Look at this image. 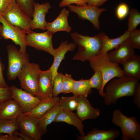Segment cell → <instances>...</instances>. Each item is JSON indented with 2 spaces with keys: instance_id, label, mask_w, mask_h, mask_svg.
I'll return each instance as SVG.
<instances>
[{
  "instance_id": "obj_1",
  "label": "cell",
  "mask_w": 140,
  "mask_h": 140,
  "mask_svg": "<svg viewBox=\"0 0 140 140\" xmlns=\"http://www.w3.org/2000/svg\"><path fill=\"white\" fill-rule=\"evenodd\" d=\"M105 33L102 32L93 37L82 35L75 32L71 37L74 43L78 47V50L73 58V60L84 62L89 61L100 53Z\"/></svg>"
},
{
  "instance_id": "obj_2",
  "label": "cell",
  "mask_w": 140,
  "mask_h": 140,
  "mask_svg": "<svg viewBox=\"0 0 140 140\" xmlns=\"http://www.w3.org/2000/svg\"><path fill=\"white\" fill-rule=\"evenodd\" d=\"M112 79L106 87L103 97L107 106L115 104L117 100L122 97L133 96L140 84L138 80L125 76Z\"/></svg>"
},
{
  "instance_id": "obj_3",
  "label": "cell",
  "mask_w": 140,
  "mask_h": 140,
  "mask_svg": "<svg viewBox=\"0 0 140 140\" xmlns=\"http://www.w3.org/2000/svg\"><path fill=\"white\" fill-rule=\"evenodd\" d=\"M89 62L94 71H99L102 74L103 84L101 89L99 91V93L103 97L104 89L107 83L115 77L124 76L123 70L118 64L112 62L110 60L107 53L100 54L89 61Z\"/></svg>"
},
{
  "instance_id": "obj_4",
  "label": "cell",
  "mask_w": 140,
  "mask_h": 140,
  "mask_svg": "<svg viewBox=\"0 0 140 140\" xmlns=\"http://www.w3.org/2000/svg\"><path fill=\"white\" fill-rule=\"evenodd\" d=\"M111 120L120 128L122 140H140V125L135 116L127 117L118 109L113 112Z\"/></svg>"
},
{
  "instance_id": "obj_5",
  "label": "cell",
  "mask_w": 140,
  "mask_h": 140,
  "mask_svg": "<svg viewBox=\"0 0 140 140\" xmlns=\"http://www.w3.org/2000/svg\"><path fill=\"white\" fill-rule=\"evenodd\" d=\"M41 71L39 64L27 62L24 64L17 76L22 89L35 96L38 93V78Z\"/></svg>"
},
{
  "instance_id": "obj_6",
  "label": "cell",
  "mask_w": 140,
  "mask_h": 140,
  "mask_svg": "<svg viewBox=\"0 0 140 140\" xmlns=\"http://www.w3.org/2000/svg\"><path fill=\"white\" fill-rule=\"evenodd\" d=\"M8 66L7 75L9 81L15 80L24 64L29 61V54L27 52H20L17 47L12 45L6 47Z\"/></svg>"
},
{
  "instance_id": "obj_7",
  "label": "cell",
  "mask_w": 140,
  "mask_h": 140,
  "mask_svg": "<svg viewBox=\"0 0 140 140\" xmlns=\"http://www.w3.org/2000/svg\"><path fill=\"white\" fill-rule=\"evenodd\" d=\"M0 22L2 24L0 25V37L5 40H11L16 45L19 46L20 52L26 53V32L9 24L2 16L0 18Z\"/></svg>"
},
{
  "instance_id": "obj_8",
  "label": "cell",
  "mask_w": 140,
  "mask_h": 140,
  "mask_svg": "<svg viewBox=\"0 0 140 140\" xmlns=\"http://www.w3.org/2000/svg\"><path fill=\"white\" fill-rule=\"evenodd\" d=\"M53 34L48 30L43 32L39 33L31 30L27 33V45L37 50L47 52L53 56L55 51L52 41Z\"/></svg>"
},
{
  "instance_id": "obj_9",
  "label": "cell",
  "mask_w": 140,
  "mask_h": 140,
  "mask_svg": "<svg viewBox=\"0 0 140 140\" xmlns=\"http://www.w3.org/2000/svg\"><path fill=\"white\" fill-rule=\"evenodd\" d=\"M9 24L25 31L26 33L31 30V18L27 15L16 3L3 15Z\"/></svg>"
},
{
  "instance_id": "obj_10",
  "label": "cell",
  "mask_w": 140,
  "mask_h": 140,
  "mask_svg": "<svg viewBox=\"0 0 140 140\" xmlns=\"http://www.w3.org/2000/svg\"><path fill=\"white\" fill-rule=\"evenodd\" d=\"M67 6L70 11L77 15L79 18L90 21L95 28L100 30L99 18L102 12L106 10V8L90 4L83 6L70 5Z\"/></svg>"
},
{
  "instance_id": "obj_11",
  "label": "cell",
  "mask_w": 140,
  "mask_h": 140,
  "mask_svg": "<svg viewBox=\"0 0 140 140\" xmlns=\"http://www.w3.org/2000/svg\"><path fill=\"white\" fill-rule=\"evenodd\" d=\"M20 132L29 136L32 140H40L42 136L39 129L38 118L22 114L17 119Z\"/></svg>"
},
{
  "instance_id": "obj_12",
  "label": "cell",
  "mask_w": 140,
  "mask_h": 140,
  "mask_svg": "<svg viewBox=\"0 0 140 140\" xmlns=\"http://www.w3.org/2000/svg\"><path fill=\"white\" fill-rule=\"evenodd\" d=\"M12 99L20 106L23 113L32 110L41 101L36 96L13 85L10 87Z\"/></svg>"
},
{
  "instance_id": "obj_13",
  "label": "cell",
  "mask_w": 140,
  "mask_h": 140,
  "mask_svg": "<svg viewBox=\"0 0 140 140\" xmlns=\"http://www.w3.org/2000/svg\"><path fill=\"white\" fill-rule=\"evenodd\" d=\"M134 49L128 38L117 46L114 50L108 52L107 54L111 62L120 64L135 55Z\"/></svg>"
},
{
  "instance_id": "obj_14",
  "label": "cell",
  "mask_w": 140,
  "mask_h": 140,
  "mask_svg": "<svg viewBox=\"0 0 140 140\" xmlns=\"http://www.w3.org/2000/svg\"><path fill=\"white\" fill-rule=\"evenodd\" d=\"M50 4L45 2L40 4L35 2L33 5V12L31 24V29L33 30L40 29L43 30H46L47 22L45 19L46 13L51 8Z\"/></svg>"
},
{
  "instance_id": "obj_15",
  "label": "cell",
  "mask_w": 140,
  "mask_h": 140,
  "mask_svg": "<svg viewBox=\"0 0 140 140\" xmlns=\"http://www.w3.org/2000/svg\"><path fill=\"white\" fill-rule=\"evenodd\" d=\"M52 75L50 68L41 71L39 76L38 93L36 97L41 100L52 97Z\"/></svg>"
},
{
  "instance_id": "obj_16",
  "label": "cell",
  "mask_w": 140,
  "mask_h": 140,
  "mask_svg": "<svg viewBox=\"0 0 140 140\" xmlns=\"http://www.w3.org/2000/svg\"><path fill=\"white\" fill-rule=\"evenodd\" d=\"M76 114L82 121L88 119H95L100 115V111L98 108H94L91 105L87 97L78 96V104Z\"/></svg>"
},
{
  "instance_id": "obj_17",
  "label": "cell",
  "mask_w": 140,
  "mask_h": 140,
  "mask_svg": "<svg viewBox=\"0 0 140 140\" xmlns=\"http://www.w3.org/2000/svg\"><path fill=\"white\" fill-rule=\"evenodd\" d=\"M69 11L65 8L61 11L58 17L53 21L47 22L46 26V30L53 34L57 32L65 31L70 32L72 28L69 25L68 17Z\"/></svg>"
},
{
  "instance_id": "obj_18",
  "label": "cell",
  "mask_w": 140,
  "mask_h": 140,
  "mask_svg": "<svg viewBox=\"0 0 140 140\" xmlns=\"http://www.w3.org/2000/svg\"><path fill=\"white\" fill-rule=\"evenodd\" d=\"M76 47V45L74 43H68L67 40H65L61 42L59 47L55 49V54L53 56V61L50 67L52 72L53 81L54 76L58 73V69L61 62L65 59L66 53L69 51H73Z\"/></svg>"
},
{
  "instance_id": "obj_19",
  "label": "cell",
  "mask_w": 140,
  "mask_h": 140,
  "mask_svg": "<svg viewBox=\"0 0 140 140\" xmlns=\"http://www.w3.org/2000/svg\"><path fill=\"white\" fill-rule=\"evenodd\" d=\"M82 122L76 113L60 109L53 122H64L72 125L76 128L81 136H83L86 135L84 131V126Z\"/></svg>"
},
{
  "instance_id": "obj_20",
  "label": "cell",
  "mask_w": 140,
  "mask_h": 140,
  "mask_svg": "<svg viewBox=\"0 0 140 140\" xmlns=\"http://www.w3.org/2000/svg\"><path fill=\"white\" fill-rule=\"evenodd\" d=\"M121 133L118 130L111 129L108 130H101L94 128L89 131L87 135L83 136H78L79 140H113L120 135Z\"/></svg>"
},
{
  "instance_id": "obj_21",
  "label": "cell",
  "mask_w": 140,
  "mask_h": 140,
  "mask_svg": "<svg viewBox=\"0 0 140 140\" xmlns=\"http://www.w3.org/2000/svg\"><path fill=\"white\" fill-rule=\"evenodd\" d=\"M22 113L20 105L12 99L0 103V119H17Z\"/></svg>"
},
{
  "instance_id": "obj_22",
  "label": "cell",
  "mask_w": 140,
  "mask_h": 140,
  "mask_svg": "<svg viewBox=\"0 0 140 140\" xmlns=\"http://www.w3.org/2000/svg\"><path fill=\"white\" fill-rule=\"evenodd\" d=\"M123 65L125 76L138 80L140 79V56L135 55L130 59L120 63Z\"/></svg>"
},
{
  "instance_id": "obj_23",
  "label": "cell",
  "mask_w": 140,
  "mask_h": 140,
  "mask_svg": "<svg viewBox=\"0 0 140 140\" xmlns=\"http://www.w3.org/2000/svg\"><path fill=\"white\" fill-rule=\"evenodd\" d=\"M60 99L59 97L57 96H52L42 99L32 110L28 113H24L39 118L58 103Z\"/></svg>"
},
{
  "instance_id": "obj_24",
  "label": "cell",
  "mask_w": 140,
  "mask_h": 140,
  "mask_svg": "<svg viewBox=\"0 0 140 140\" xmlns=\"http://www.w3.org/2000/svg\"><path fill=\"white\" fill-rule=\"evenodd\" d=\"M60 109L58 103L38 118L39 129L42 136L47 132V126L54 122Z\"/></svg>"
},
{
  "instance_id": "obj_25",
  "label": "cell",
  "mask_w": 140,
  "mask_h": 140,
  "mask_svg": "<svg viewBox=\"0 0 140 140\" xmlns=\"http://www.w3.org/2000/svg\"><path fill=\"white\" fill-rule=\"evenodd\" d=\"M130 32L126 30L121 36L114 39H111L106 34L103 38L100 54H106L109 51L115 48L128 38Z\"/></svg>"
},
{
  "instance_id": "obj_26",
  "label": "cell",
  "mask_w": 140,
  "mask_h": 140,
  "mask_svg": "<svg viewBox=\"0 0 140 140\" xmlns=\"http://www.w3.org/2000/svg\"><path fill=\"white\" fill-rule=\"evenodd\" d=\"M92 89L88 79H82L79 80H74L72 93L74 95L87 97L92 92Z\"/></svg>"
},
{
  "instance_id": "obj_27",
  "label": "cell",
  "mask_w": 140,
  "mask_h": 140,
  "mask_svg": "<svg viewBox=\"0 0 140 140\" xmlns=\"http://www.w3.org/2000/svg\"><path fill=\"white\" fill-rule=\"evenodd\" d=\"M19 129L17 119H0V134L13 135L16 131Z\"/></svg>"
},
{
  "instance_id": "obj_28",
  "label": "cell",
  "mask_w": 140,
  "mask_h": 140,
  "mask_svg": "<svg viewBox=\"0 0 140 140\" xmlns=\"http://www.w3.org/2000/svg\"><path fill=\"white\" fill-rule=\"evenodd\" d=\"M58 103L61 109L71 111L76 110L78 104V96H62L60 98Z\"/></svg>"
},
{
  "instance_id": "obj_29",
  "label": "cell",
  "mask_w": 140,
  "mask_h": 140,
  "mask_svg": "<svg viewBox=\"0 0 140 140\" xmlns=\"http://www.w3.org/2000/svg\"><path fill=\"white\" fill-rule=\"evenodd\" d=\"M128 31L130 32L136 29L140 23V13L136 9L133 8L129 11Z\"/></svg>"
},
{
  "instance_id": "obj_30",
  "label": "cell",
  "mask_w": 140,
  "mask_h": 140,
  "mask_svg": "<svg viewBox=\"0 0 140 140\" xmlns=\"http://www.w3.org/2000/svg\"><path fill=\"white\" fill-rule=\"evenodd\" d=\"M16 3L29 16L32 18L35 0H15Z\"/></svg>"
},
{
  "instance_id": "obj_31",
  "label": "cell",
  "mask_w": 140,
  "mask_h": 140,
  "mask_svg": "<svg viewBox=\"0 0 140 140\" xmlns=\"http://www.w3.org/2000/svg\"><path fill=\"white\" fill-rule=\"evenodd\" d=\"M63 74L58 72L54 76L53 81L52 96L56 97L62 92V81Z\"/></svg>"
},
{
  "instance_id": "obj_32",
  "label": "cell",
  "mask_w": 140,
  "mask_h": 140,
  "mask_svg": "<svg viewBox=\"0 0 140 140\" xmlns=\"http://www.w3.org/2000/svg\"><path fill=\"white\" fill-rule=\"evenodd\" d=\"M74 80L71 74L67 73L63 75L62 81V92L64 94L72 93Z\"/></svg>"
},
{
  "instance_id": "obj_33",
  "label": "cell",
  "mask_w": 140,
  "mask_h": 140,
  "mask_svg": "<svg viewBox=\"0 0 140 140\" xmlns=\"http://www.w3.org/2000/svg\"><path fill=\"white\" fill-rule=\"evenodd\" d=\"M93 76L89 79V81L92 88H95L99 91L103 84V78L100 72L98 70L94 71Z\"/></svg>"
},
{
  "instance_id": "obj_34",
  "label": "cell",
  "mask_w": 140,
  "mask_h": 140,
  "mask_svg": "<svg viewBox=\"0 0 140 140\" xmlns=\"http://www.w3.org/2000/svg\"><path fill=\"white\" fill-rule=\"evenodd\" d=\"M134 48L140 49V30L135 29L130 32L128 38Z\"/></svg>"
},
{
  "instance_id": "obj_35",
  "label": "cell",
  "mask_w": 140,
  "mask_h": 140,
  "mask_svg": "<svg viewBox=\"0 0 140 140\" xmlns=\"http://www.w3.org/2000/svg\"><path fill=\"white\" fill-rule=\"evenodd\" d=\"M129 8L128 5L124 3H120L117 6L116 10V15L119 20L124 19L129 13Z\"/></svg>"
},
{
  "instance_id": "obj_36",
  "label": "cell",
  "mask_w": 140,
  "mask_h": 140,
  "mask_svg": "<svg viewBox=\"0 0 140 140\" xmlns=\"http://www.w3.org/2000/svg\"><path fill=\"white\" fill-rule=\"evenodd\" d=\"M87 0H62L60 2L59 6L60 7L62 8L73 4L79 6L85 5L87 4Z\"/></svg>"
},
{
  "instance_id": "obj_37",
  "label": "cell",
  "mask_w": 140,
  "mask_h": 140,
  "mask_svg": "<svg viewBox=\"0 0 140 140\" xmlns=\"http://www.w3.org/2000/svg\"><path fill=\"white\" fill-rule=\"evenodd\" d=\"M11 99V92L10 87H0V103Z\"/></svg>"
},
{
  "instance_id": "obj_38",
  "label": "cell",
  "mask_w": 140,
  "mask_h": 140,
  "mask_svg": "<svg viewBox=\"0 0 140 140\" xmlns=\"http://www.w3.org/2000/svg\"><path fill=\"white\" fill-rule=\"evenodd\" d=\"M16 2L15 0H0V12L2 15Z\"/></svg>"
},
{
  "instance_id": "obj_39",
  "label": "cell",
  "mask_w": 140,
  "mask_h": 140,
  "mask_svg": "<svg viewBox=\"0 0 140 140\" xmlns=\"http://www.w3.org/2000/svg\"><path fill=\"white\" fill-rule=\"evenodd\" d=\"M133 103L138 108H140V84L136 87L133 95Z\"/></svg>"
},
{
  "instance_id": "obj_40",
  "label": "cell",
  "mask_w": 140,
  "mask_h": 140,
  "mask_svg": "<svg viewBox=\"0 0 140 140\" xmlns=\"http://www.w3.org/2000/svg\"><path fill=\"white\" fill-rule=\"evenodd\" d=\"M4 69V66L1 61L0 53V87L6 88L9 86L6 82L4 77L3 72Z\"/></svg>"
},
{
  "instance_id": "obj_41",
  "label": "cell",
  "mask_w": 140,
  "mask_h": 140,
  "mask_svg": "<svg viewBox=\"0 0 140 140\" xmlns=\"http://www.w3.org/2000/svg\"><path fill=\"white\" fill-rule=\"evenodd\" d=\"M109 0H87V3L98 6L102 5L106 2Z\"/></svg>"
},
{
  "instance_id": "obj_42",
  "label": "cell",
  "mask_w": 140,
  "mask_h": 140,
  "mask_svg": "<svg viewBox=\"0 0 140 140\" xmlns=\"http://www.w3.org/2000/svg\"><path fill=\"white\" fill-rule=\"evenodd\" d=\"M18 137L15 135H2L0 134V140H17Z\"/></svg>"
},
{
  "instance_id": "obj_43",
  "label": "cell",
  "mask_w": 140,
  "mask_h": 140,
  "mask_svg": "<svg viewBox=\"0 0 140 140\" xmlns=\"http://www.w3.org/2000/svg\"><path fill=\"white\" fill-rule=\"evenodd\" d=\"M14 134L22 138L23 140H32L27 135L20 132H19L17 130L15 132Z\"/></svg>"
},
{
  "instance_id": "obj_44",
  "label": "cell",
  "mask_w": 140,
  "mask_h": 140,
  "mask_svg": "<svg viewBox=\"0 0 140 140\" xmlns=\"http://www.w3.org/2000/svg\"><path fill=\"white\" fill-rule=\"evenodd\" d=\"M2 16V14L1 13V12H0V18Z\"/></svg>"
},
{
  "instance_id": "obj_45",
  "label": "cell",
  "mask_w": 140,
  "mask_h": 140,
  "mask_svg": "<svg viewBox=\"0 0 140 140\" xmlns=\"http://www.w3.org/2000/svg\"><path fill=\"white\" fill-rule=\"evenodd\" d=\"M1 38L0 37V40H1Z\"/></svg>"
}]
</instances>
